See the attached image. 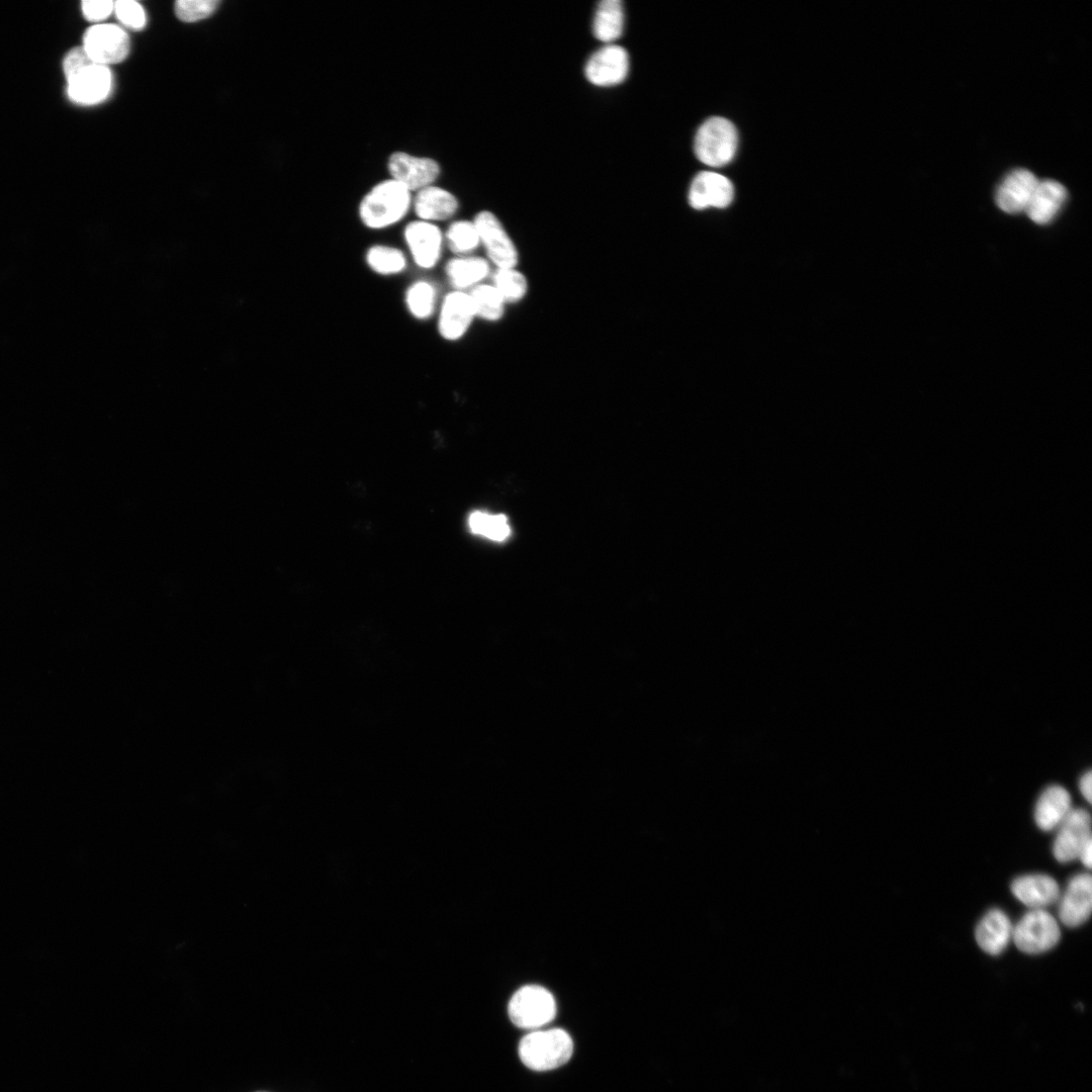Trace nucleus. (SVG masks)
Returning a JSON list of instances; mask_svg holds the SVG:
<instances>
[{
	"mask_svg": "<svg viewBox=\"0 0 1092 1092\" xmlns=\"http://www.w3.org/2000/svg\"><path fill=\"white\" fill-rule=\"evenodd\" d=\"M1013 926L1009 917L1000 909L989 910L979 921L975 937L978 945L987 953L1000 954L1012 939Z\"/></svg>",
	"mask_w": 1092,
	"mask_h": 1092,
	"instance_id": "aec40b11",
	"label": "nucleus"
},
{
	"mask_svg": "<svg viewBox=\"0 0 1092 1092\" xmlns=\"http://www.w3.org/2000/svg\"><path fill=\"white\" fill-rule=\"evenodd\" d=\"M468 293L476 318L496 323L504 317L507 303L492 284L482 283Z\"/></svg>",
	"mask_w": 1092,
	"mask_h": 1092,
	"instance_id": "bb28decb",
	"label": "nucleus"
},
{
	"mask_svg": "<svg viewBox=\"0 0 1092 1092\" xmlns=\"http://www.w3.org/2000/svg\"><path fill=\"white\" fill-rule=\"evenodd\" d=\"M413 193L397 181L386 178L362 196L357 213L363 226L382 231L400 222L412 210Z\"/></svg>",
	"mask_w": 1092,
	"mask_h": 1092,
	"instance_id": "f257e3e1",
	"label": "nucleus"
},
{
	"mask_svg": "<svg viewBox=\"0 0 1092 1092\" xmlns=\"http://www.w3.org/2000/svg\"><path fill=\"white\" fill-rule=\"evenodd\" d=\"M1038 179L1026 169H1015L1003 179L996 191V203L1004 212L1015 214L1025 211Z\"/></svg>",
	"mask_w": 1092,
	"mask_h": 1092,
	"instance_id": "f3484780",
	"label": "nucleus"
},
{
	"mask_svg": "<svg viewBox=\"0 0 1092 1092\" xmlns=\"http://www.w3.org/2000/svg\"><path fill=\"white\" fill-rule=\"evenodd\" d=\"M1078 858L1082 861V863L1085 867H1087V868L1091 867V863H1092V840L1088 841L1085 844V846L1081 850Z\"/></svg>",
	"mask_w": 1092,
	"mask_h": 1092,
	"instance_id": "f704fd0d",
	"label": "nucleus"
},
{
	"mask_svg": "<svg viewBox=\"0 0 1092 1092\" xmlns=\"http://www.w3.org/2000/svg\"><path fill=\"white\" fill-rule=\"evenodd\" d=\"M114 2L110 0H85L81 3V10L88 21L98 22L107 18L113 12Z\"/></svg>",
	"mask_w": 1092,
	"mask_h": 1092,
	"instance_id": "473e14b6",
	"label": "nucleus"
},
{
	"mask_svg": "<svg viewBox=\"0 0 1092 1092\" xmlns=\"http://www.w3.org/2000/svg\"><path fill=\"white\" fill-rule=\"evenodd\" d=\"M491 284L507 304L521 301L529 289L526 276L517 268L494 269Z\"/></svg>",
	"mask_w": 1092,
	"mask_h": 1092,
	"instance_id": "cd10ccee",
	"label": "nucleus"
},
{
	"mask_svg": "<svg viewBox=\"0 0 1092 1092\" xmlns=\"http://www.w3.org/2000/svg\"><path fill=\"white\" fill-rule=\"evenodd\" d=\"M386 167L389 178L403 185L412 193L435 184L442 171L437 160L404 151L391 153Z\"/></svg>",
	"mask_w": 1092,
	"mask_h": 1092,
	"instance_id": "6e6552de",
	"label": "nucleus"
},
{
	"mask_svg": "<svg viewBox=\"0 0 1092 1092\" xmlns=\"http://www.w3.org/2000/svg\"><path fill=\"white\" fill-rule=\"evenodd\" d=\"M1067 195V189L1060 182L1051 179L1038 181L1025 212L1033 222L1046 224L1056 217Z\"/></svg>",
	"mask_w": 1092,
	"mask_h": 1092,
	"instance_id": "412c9836",
	"label": "nucleus"
},
{
	"mask_svg": "<svg viewBox=\"0 0 1092 1092\" xmlns=\"http://www.w3.org/2000/svg\"><path fill=\"white\" fill-rule=\"evenodd\" d=\"M82 47L95 64L107 67L127 57L129 37L117 25L95 24L85 31Z\"/></svg>",
	"mask_w": 1092,
	"mask_h": 1092,
	"instance_id": "9d476101",
	"label": "nucleus"
},
{
	"mask_svg": "<svg viewBox=\"0 0 1092 1092\" xmlns=\"http://www.w3.org/2000/svg\"><path fill=\"white\" fill-rule=\"evenodd\" d=\"M1092 774L1090 770L1086 771L1080 779L1079 789L1083 797L1088 803H1091L1092 799Z\"/></svg>",
	"mask_w": 1092,
	"mask_h": 1092,
	"instance_id": "72a5a7b5",
	"label": "nucleus"
},
{
	"mask_svg": "<svg viewBox=\"0 0 1092 1092\" xmlns=\"http://www.w3.org/2000/svg\"><path fill=\"white\" fill-rule=\"evenodd\" d=\"M1091 838V818L1081 808L1071 809L1059 825V831L1053 845L1055 857L1061 862H1068L1079 857L1085 844Z\"/></svg>",
	"mask_w": 1092,
	"mask_h": 1092,
	"instance_id": "9b49d317",
	"label": "nucleus"
},
{
	"mask_svg": "<svg viewBox=\"0 0 1092 1092\" xmlns=\"http://www.w3.org/2000/svg\"><path fill=\"white\" fill-rule=\"evenodd\" d=\"M1070 793L1062 786L1048 787L1037 799L1034 809L1036 825L1044 831L1058 827L1071 811Z\"/></svg>",
	"mask_w": 1092,
	"mask_h": 1092,
	"instance_id": "4be33fe9",
	"label": "nucleus"
},
{
	"mask_svg": "<svg viewBox=\"0 0 1092 1092\" xmlns=\"http://www.w3.org/2000/svg\"><path fill=\"white\" fill-rule=\"evenodd\" d=\"M259 1092H265V1091H259Z\"/></svg>",
	"mask_w": 1092,
	"mask_h": 1092,
	"instance_id": "c9c22d12",
	"label": "nucleus"
},
{
	"mask_svg": "<svg viewBox=\"0 0 1092 1092\" xmlns=\"http://www.w3.org/2000/svg\"><path fill=\"white\" fill-rule=\"evenodd\" d=\"M113 12L125 26L139 30L145 26L146 13L140 3L132 0L114 2Z\"/></svg>",
	"mask_w": 1092,
	"mask_h": 1092,
	"instance_id": "7c9ffc66",
	"label": "nucleus"
},
{
	"mask_svg": "<svg viewBox=\"0 0 1092 1092\" xmlns=\"http://www.w3.org/2000/svg\"><path fill=\"white\" fill-rule=\"evenodd\" d=\"M629 71L626 50L617 44H607L594 53L585 64L587 80L597 86H613L621 83Z\"/></svg>",
	"mask_w": 1092,
	"mask_h": 1092,
	"instance_id": "ddd939ff",
	"label": "nucleus"
},
{
	"mask_svg": "<svg viewBox=\"0 0 1092 1092\" xmlns=\"http://www.w3.org/2000/svg\"><path fill=\"white\" fill-rule=\"evenodd\" d=\"M468 526L472 533L494 541H504L511 533L507 517L500 514L473 512L468 518Z\"/></svg>",
	"mask_w": 1092,
	"mask_h": 1092,
	"instance_id": "c85d7f7f",
	"label": "nucleus"
},
{
	"mask_svg": "<svg viewBox=\"0 0 1092 1092\" xmlns=\"http://www.w3.org/2000/svg\"><path fill=\"white\" fill-rule=\"evenodd\" d=\"M216 0H179L175 3V14L184 22H195L210 16L217 8Z\"/></svg>",
	"mask_w": 1092,
	"mask_h": 1092,
	"instance_id": "c756f323",
	"label": "nucleus"
},
{
	"mask_svg": "<svg viewBox=\"0 0 1092 1092\" xmlns=\"http://www.w3.org/2000/svg\"><path fill=\"white\" fill-rule=\"evenodd\" d=\"M737 148V131L733 123L723 117L707 119L695 136L697 158L710 167H720L729 163Z\"/></svg>",
	"mask_w": 1092,
	"mask_h": 1092,
	"instance_id": "7ed1b4c3",
	"label": "nucleus"
},
{
	"mask_svg": "<svg viewBox=\"0 0 1092 1092\" xmlns=\"http://www.w3.org/2000/svg\"><path fill=\"white\" fill-rule=\"evenodd\" d=\"M367 268L378 276L390 277L402 274L408 266L403 250L385 244H374L364 254Z\"/></svg>",
	"mask_w": 1092,
	"mask_h": 1092,
	"instance_id": "b1692460",
	"label": "nucleus"
},
{
	"mask_svg": "<svg viewBox=\"0 0 1092 1092\" xmlns=\"http://www.w3.org/2000/svg\"><path fill=\"white\" fill-rule=\"evenodd\" d=\"M1061 931L1055 917L1043 909H1031L1013 927L1012 939L1018 949L1037 954L1053 948Z\"/></svg>",
	"mask_w": 1092,
	"mask_h": 1092,
	"instance_id": "39448f33",
	"label": "nucleus"
},
{
	"mask_svg": "<svg viewBox=\"0 0 1092 1092\" xmlns=\"http://www.w3.org/2000/svg\"><path fill=\"white\" fill-rule=\"evenodd\" d=\"M508 1013L516 1026L535 1029L554 1018L556 1003L545 988L537 985L524 986L512 996Z\"/></svg>",
	"mask_w": 1092,
	"mask_h": 1092,
	"instance_id": "20e7f679",
	"label": "nucleus"
},
{
	"mask_svg": "<svg viewBox=\"0 0 1092 1092\" xmlns=\"http://www.w3.org/2000/svg\"><path fill=\"white\" fill-rule=\"evenodd\" d=\"M94 62L88 56L84 48L75 47L68 51L63 60V72L66 78L70 77L79 70L93 64Z\"/></svg>",
	"mask_w": 1092,
	"mask_h": 1092,
	"instance_id": "2f4dec72",
	"label": "nucleus"
},
{
	"mask_svg": "<svg viewBox=\"0 0 1092 1092\" xmlns=\"http://www.w3.org/2000/svg\"><path fill=\"white\" fill-rule=\"evenodd\" d=\"M1013 895L1031 909H1043L1055 903L1060 896L1058 883L1044 874L1024 875L1011 884Z\"/></svg>",
	"mask_w": 1092,
	"mask_h": 1092,
	"instance_id": "6ab92c4d",
	"label": "nucleus"
},
{
	"mask_svg": "<svg viewBox=\"0 0 1092 1092\" xmlns=\"http://www.w3.org/2000/svg\"><path fill=\"white\" fill-rule=\"evenodd\" d=\"M436 314L438 335L450 343L462 340L476 318L469 293L453 289L440 299Z\"/></svg>",
	"mask_w": 1092,
	"mask_h": 1092,
	"instance_id": "1a4fd4ad",
	"label": "nucleus"
},
{
	"mask_svg": "<svg viewBox=\"0 0 1092 1092\" xmlns=\"http://www.w3.org/2000/svg\"><path fill=\"white\" fill-rule=\"evenodd\" d=\"M572 1052L573 1041L561 1028L533 1031L519 1044L521 1061L534 1071L558 1068L570 1059Z\"/></svg>",
	"mask_w": 1092,
	"mask_h": 1092,
	"instance_id": "f03ea898",
	"label": "nucleus"
},
{
	"mask_svg": "<svg viewBox=\"0 0 1092 1092\" xmlns=\"http://www.w3.org/2000/svg\"><path fill=\"white\" fill-rule=\"evenodd\" d=\"M473 221L477 228L480 246L486 259L495 269L517 268L519 252L497 216L489 210L476 213Z\"/></svg>",
	"mask_w": 1092,
	"mask_h": 1092,
	"instance_id": "0eeeda50",
	"label": "nucleus"
},
{
	"mask_svg": "<svg viewBox=\"0 0 1092 1092\" xmlns=\"http://www.w3.org/2000/svg\"><path fill=\"white\" fill-rule=\"evenodd\" d=\"M491 272V264L476 255L453 256L444 266L445 277L453 290L470 291L484 283Z\"/></svg>",
	"mask_w": 1092,
	"mask_h": 1092,
	"instance_id": "a211bd4d",
	"label": "nucleus"
},
{
	"mask_svg": "<svg viewBox=\"0 0 1092 1092\" xmlns=\"http://www.w3.org/2000/svg\"><path fill=\"white\" fill-rule=\"evenodd\" d=\"M1092 908V879L1089 874L1074 876L1062 896L1059 907L1061 921L1076 927L1087 921Z\"/></svg>",
	"mask_w": 1092,
	"mask_h": 1092,
	"instance_id": "dca6fc26",
	"label": "nucleus"
},
{
	"mask_svg": "<svg viewBox=\"0 0 1092 1092\" xmlns=\"http://www.w3.org/2000/svg\"><path fill=\"white\" fill-rule=\"evenodd\" d=\"M402 238L407 257L419 269L437 267L445 250L444 231L437 223L416 218L404 225Z\"/></svg>",
	"mask_w": 1092,
	"mask_h": 1092,
	"instance_id": "423d86ee",
	"label": "nucleus"
},
{
	"mask_svg": "<svg viewBox=\"0 0 1092 1092\" xmlns=\"http://www.w3.org/2000/svg\"><path fill=\"white\" fill-rule=\"evenodd\" d=\"M456 195L433 184L413 193L412 210L417 219L437 223L453 218L459 209Z\"/></svg>",
	"mask_w": 1092,
	"mask_h": 1092,
	"instance_id": "4468645a",
	"label": "nucleus"
},
{
	"mask_svg": "<svg viewBox=\"0 0 1092 1092\" xmlns=\"http://www.w3.org/2000/svg\"><path fill=\"white\" fill-rule=\"evenodd\" d=\"M624 26V11L620 0H604L596 10L593 31L595 36L605 42H612L620 37Z\"/></svg>",
	"mask_w": 1092,
	"mask_h": 1092,
	"instance_id": "393cba45",
	"label": "nucleus"
},
{
	"mask_svg": "<svg viewBox=\"0 0 1092 1092\" xmlns=\"http://www.w3.org/2000/svg\"><path fill=\"white\" fill-rule=\"evenodd\" d=\"M733 196V185L728 178L716 172L705 171L694 178L689 191V202L695 209L710 206L724 208L731 203Z\"/></svg>",
	"mask_w": 1092,
	"mask_h": 1092,
	"instance_id": "2eb2a0df",
	"label": "nucleus"
},
{
	"mask_svg": "<svg viewBox=\"0 0 1092 1092\" xmlns=\"http://www.w3.org/2000/svg\"><path fill=\"white\" fill-rule=\"evenodd\" d=\"M445 248L453 256L473 255L480 247L477 228L472 220H452L444 231Z\"/></svg>",
	"mask_w": 1092,
	"mask_h": 1092,
	"instance_id": "a878e982",
	"label": "nucleus"
},
{
	"mask_svg": "<svg viewBox=\"0 0 1092 1092\" xmlns=\"http://www.w3.org/2000/svg\"><path fill=\"white\" fill-rule=\"evenodd\" d=\"M67 79L69 98L83 105L97 104L107 98L112 76L108 67L95 63L79 70Z\"/></svg>",
	"mask_w": 1092,
	"mask_h": 1092,
	"instance_id": "f8f14e48",
	"label": "nucleus"
},
{
	"mask_svg": "<svg viewBox=\"0 0 1092 1092\" xmlns=\"http://www.w3.org/2000/svg\"><path fill=\"white\" fill-rule=\"evenodd\" d=\"M403 302L413 318L426 322L437 312L440 303L438 288L428 279L415 280L405 288Z\"/></svg>",
	"mask_w": 1092,
	"mask_h": 1092,
	"instance_id": "5701e85b",
	"label": "nucleus"
}]
</instances>
